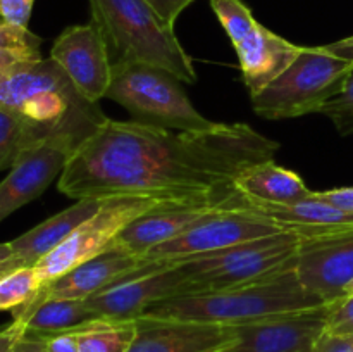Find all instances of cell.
<instances>
[{
    "mask_svg": "<svg viewBox=\"0 0 353 352\" xmlns=\"http://www.w3.org/2000/svg\"><path fill=\"white\" fill-rule=\"evenodd\" d=\"M348 295H353V282L350 283V286H348V290H347V297Z\"/></svg>",
    "mask_w": 353,
    "mask_h": 352,
    "instance_id": "40",
    "label": "cell"
},
{
    "mask_svg": "<svg viewBox=\"0 0 353 352\" xmlns=\"http://www.w3.org/2000/svg\"><path fill=\"white\" fill-rule=\"evenodd\" d=\"M92 21L100 28L114 61L155 66L179 81L195 83L193 61L174 33L145 0H88Z\"/></svg>",
    "mask_w": 353,
    "mask_h": 352,
    "instance_id": "4",
    "label": "cell"
},
{
    "mask_svg": "<svg viewBox=\"0 0 353 352\" xmlns=\"http://www.w3.org/2000/svg\"><path fill=\"white\" fill-rule=\"evenodd\" d=\"M79 144L74 135L55 133L26 148L0 182V223L40 197L62 175Z\"/></svg>",
    "mask_w": 353,
    "mask_h": 352,
    "instance_id": "10",
    "label": "cell"
},
{
    "mask_svg": "<svg viewBox=\"0 0 353 352\" xmlns=\"http://www.w3.org/2000/svg\"><path fill=\"white\" fill-rule=\"evenodd\" d=\"M324 48H326L330 54L336 55V57L353 62V35L352 37L343 38V40H338L330 45H324Z\"/></svg>",
    "mask_w": 353,
    "mask_h": 352,
    "instance_id": "36",
    "label": "cell"
},
{
    "mask_svg": "<svg viewBox=\"0 0 353 352\" xmlns=\"http://www.w3.org/2000/svg\"><path fill=\"white\" fill-rule=\"evenodd\" d=\"M0 109L24 117L47 135L71 133L81 141L105 119L50 57L0 75Z\"/></svg>",
    "mask_w": 353,
    "mask_h": 352,
    "instance_id": "3",
    "label": "cell"
},
{
    "mask_svg": "<svg viewBox=\"0 0 353 352\" xmlns=\"http://www.w3.org/2000/svg\"><path fill=\"white\" fill-rule=\"evenodd\" d=\"M295 273L300 283L324 304L340 302L353 282V231L300 242Z\"/></svg>",
    "mask_w": 353,
    "mask_h": 352,
    "instance_id": "14",
    "label": "cell"
},
{
    "mask_svg": "<svg viewBox=\"0 0 353 352\" xmlns=\"http://www.w3.org/2000/svg\"><path fill=\"white\" fill-rule=\"evenodd\" d=\"M312 195L316 199L324 200V202L333 204V206L340 207V209L347 211V213H353V186L321 190V192L312 190Z\"/></svg>",
    "mask_w": 353,
    "mask_h": 352,
    "instance_id": "34",
    "label": "cell"
},
{
    "mask_svg": "<svg viewBox=\"0 0 353 352\" xmlns=\"http://www.w3.org/2000/svg\"><path fill=\"white\" fill-rule=\"evenodd\" d=\"M41 289L34 266L19 268L0 280V311H14L34 299Z\"/></svg>",
    "mask_w": 353,
    "mask_h": 352,
    "instance_id": "26",
    "label": "cell"
},
{
    "mask_svg": "<svg viewBox=\"0 0 353 352\" xmlns=\"http://www.w3.org/2000/svg\"><path fill=\"white\" fill-rule=\"evenodd\" d=\"M353 76V62L324 47H302L295 61L252 99L255 114L265 119H292L321 113L324 104L343 92Z\"/></svg>",
    "mask_w": 353,
    "mask_h": 352,
    "instance_id": "5",
    "label": "cell"
},
{
    "mask_svg": "<svg viewBox=\"0 0 353 352\" xmlns=\"http://www.w3.org/2000/svg\"><path fill=\"white\" fill-rule=\"evenodd\" d=\"M12 352H48V349L45 347V344L40 338L24 333L23 338L14 345Z\"/></svg>",
    "mask_w": 353,
    "mask_h": 352,
    "instance_id": "37",
    "label": "cell"
},
{
    "mask_svg": "<svg viewBox=\"0 0 353 352\" xmlns=\"http://www.w3.org/2000/svg\"><path fill=\"white\" fill-rule=\"evenodd\" d=\"M0 23H3V17H2V14H0Z\"/></svg>",
    "mask_w": 353,
    "mask_h": 352,
    "instance_id": "41",
    "label": "cell"
},
{
    "mask_svg": "<svg viewBox=\"0 0 353 352\" xmlns=\"http://www.w3.org/2000/svg\"><path fill=\"white\" fill-rule=\"evenodd\" d=\"M310 352H353V333L338 335L324 331Z\"/></svg>",
    "mask_w": 353,
    "mask_h": 352,
    "instance_id": "32",
    "label": "cell"
},
{
    "mask_svg": "<svg viewBox=\"0 0 353 352\" xmlns=\"http://www.w3.org/2000/svg\"><path fill=\"white\" fill-rule=\"evenodd\" d=\"M326 331L338 335L353 333V295L345 297L336 304H331Z\"/></svg>",
    "mask_w": 353,
    "mask_h": 352,
    "instance_id": "29",
    "label": "cell"
},
{
    "mask_svg": "<svg viewBox=\"0 0 353 352\" xmlns=\"http://www.w3.org/2000/svg\"><path fill=\"white\" fill-rule=\"evenodd\" d=\"M243 199L248 209L271 221L279 230L295 233L302 242L338 237L353 231V213L316 199L312 193L309 199L295 204L262 202L245 195Z\"/></svg>",
    "mask_w": 353,
    "mask_h": 352,
    "instance_id": "18",
    "label": "cell"
},
{
    "mask_svg": "<svg viewBox=\"0 0 353 352\" xmlns=\"http://www.w3.org/2000/svg\"><path fill=\"white\" fill-rule=\"evenodd\" d=\"M14 320H21L30 335H52L61 331H79L100 317L85 300L40 299L31 300L12 311ZM105 321V320H103Z\"/></svg>",
    "mask_w": 353,
    "mask_h": 352,
    "instance_id": "21",
    "label": "cell"
},
{
    "mask_svg": "<svg viewBox=\"0 0 353 352\" xmlns=\"http://www.w3.org/2000/svg\"><path fill=\"white\" fill-rule=\"evenodd\" d=\"M34 0H0V14L3 21L19 26H28Z\"/></svg>",
    "mask_w": 353,
    "mask_h": 352,
    "instance_id": "30",
    "label": "cell"
},
{
    "mask_svg": "<svg viewBox=\"0 0 353 352\" xmlns=\"http://www.w3.org/2000/svg\"><path fill=\"white\" fill-rule=\"evenodd\" d=\"M169 264L162 261H150L140 255L128 254L121 248L112 247L110 251L81 262L76 268L69 269L59 278L41 286L34 299H74L86 300L88 297L117 285L121 282L147 275L157 269L168 268ZM30 300V302H31Z\"/></svg>",
    "mask_w": 353,
    "mask_h": 352,
    "instance_id": "12",
    "label": "cell"
},
{
    "mask_svg": "<svg viewBox=\"0 0 353 352\" xmlns=\"http://www.w3.org/2000/svg\"><path fill=\"white\" fill-rule=\"evenodd\" d=\"M241 76L250 97L261 93L296 59L302 47L279 37L261 23L234 45Z\"/></svg>",
    "mask_w": 353,
    "mask_h": 352,
    "instance_id": "19",
    "label": "cell"
},
{
    "mask_svg": "<svg viewBox=\"0 0 353 352\" xmlns=\"http://www.w3.org/2000/svg\"><path fill=\"white\" fill-rule=\"evenodd\" d=\"M128 352H224L236 340L234 326L195 321L140 320Z\"/></svg>",
    "mask_w": 353,
    "mask_h": 352,
    "instance_id": "16",
    "label": "cell"
},
{
    "mask_svg": "<svg viewBox=\"0 0 353 352\" xmlns=\"http://www.w3.org/2000/svg\"><path fill=\"white\" fill-rule=\"evenodd\" d=\"M72 85L88 102L97 104L107 95L112 79V61L107 41L95 23L69 26L50 50Z\"/></svg>",
    "mask_w": 353,
    "mask_h": 352,
    "instance_id": "11",
    "label": "cell"
},
{
    "mask_svg": "<svg viewBox=\"0 0 353 352\" xmlns=\"http://www.w3.org/2000/svg\"><path fill=\"white\" fill-rule=\"evenodd\" d=\"M137 335L134 321H95L78 331L79 352H128Z\"/></svg>",
    "mask_w": 353,
    "mask_h": 352,
    "instance_id": "25",
    "label": "cell"
},
{
    "mask_svg": "<svg viewBox=\"0 0 353 352\" xmlns=\"http://www.w3.org/2000/svg\"><path fill=\"white\" fill-rule=\"evenodd\" d=\"M279 231L283 230L248 209L243 199L240 206L214 213L212 216L200 221L199 224L190 228L174 240L165 242L148 251L143 257L172 266L176 262L223 251V248L245 244V242L271 237Z\"/></svg>",
    "mask_w": 353,
    "mask_h": 352,
    "instance_id": "9",
    "label": "cell"
},
{
    "mask_svg": "<svg viewBox=\"0 0 353 352\" xmlns=\"http://www.w3.org/2000/svg\"><path fill=\"white\" fill-rule=\"evenodd\" d=\"M234 186L248 199L271 204H295L309 199L312 193L299 173L278 166L274 161L245 169L236 178Z\"/></svg>",
    "mask_w": 353,
    "mask_h": 352,
    "instance_id": "22",
    "label": "cell"
},
{
    "mask_svg": "<svg viewBox=\"0 0 353 352\" xmlns=\"http://www.w3.org/2000/svg\"><path fill=\"white\" fill-rule=\"evenodd\" d=\"M162 19L168 24L174 26L179 14L193 2V0H145Z\"/></svg>",
    "mask_w": 353,
    "mask_h": 352,
    "instance_id": "33",
    "label": "cell"
},
{
    "mask_svg": "<svg viewBox=\"0 0 353 352\" xmlns=\"http://www.w3.org/2000/svg\"><path fill=\"white\" fill-rule=\"evenodd\" d=\"M102 202L103 199L76 200V204L69 206L68 209L41 221L40 224L10 242L14 255L21 259L24 266H34L55 247H59L83 221L92 217L100 209Z\"/></svg>",
    "mask_w": 353,
    "mask_h": 352,
    "instance_id": "20",
    "label": "cell"
},
{
    "mask_svg": "<svg viewBox=\"0 0 353 352\" xmlns=\"http://www.w3.org/2000/svg\"><path fill=\"white\" fill-rule=\"evenodd\" d=\"M179 79L165 69L141 62H112V79L107 95L121 104L134 121L178 131H203L216 126V121L203 117Z\"/></svg>",
    "mask_w": 353,
    "mask_h": 352,
    "instance_id": "6",
    "label": "cell"
},
{
    "mask_svg": "<svg viewBox=\"0 0 353 352\" xmlns=\"http://www.w3.org/2000/svg\"><path fill=\"white\" fill-rule=\"evenodd\" d=\"M168 206L169 204L162 200L140 195H119L103 199L100 209L92 217L83 221L59 247H55L50 254L34 264L40 285H47L52 280L59 278L81 262L110 251L117 235L131 221L143 216L148 211Z\"/></svg>",
    "mask_w": 353,
    "mask_h": 352,
    "instance_id": "8",
    "label": "cell"
},
{
    "mask_svg": "<svg viewBox=\"0 0 353 352\" xmlns=\"http://www.w3.org/2000/svg\"><path fill=\"white\" fill-rule=\"evenodd\" d=\"M330 306L234 326L236 340L224 352H310L326 331Z\"/></svg>",
    "mask_w": 353,
    "mask_h": 352,
    "instance_id": "15",
    "label": "cell"
},
{
    "mask_svg": "<svg viewBox=\"0 0 353 352\" xmlns=\"http://www.w3.org/2000/svg\"><path fill=\"white\" fill-rule=\"evenodd\" d=\"M19 268H28V266H24L23 262H21V259H17L16 255H12V257L7 259V261H3L2 264H0V280H2L6 275H9V273L16 271V269H19Z\"/></svg>",
    "mask_w": 353,
    "mask_h": 352,
    "instance_id": "38",
    "label": "cell"
},
{
    "mask_svg": "<svg viewBox=\"0 0 353 352\" xmlns=\"http://www.w3.org/2000/svg\"><path fill=\"white\" fill-rule=\"evenodd\" d=\"M210 7L230 37L233 47L250 35L259 24L250 7L241 0H210Z\"/></svg>",
    "mask_w": 353,
    "mask_h": 352,
    "instance_id": "27",
    "label": "cell"
},
{
    "mask_svg": "<svg viewBox=\"0 0 353 352\" xmlns=\"http://www.w3.org/2000/svg\"><path fill=\"white\" fill-rule=\"evenodd\" d=\"M186 293L185 275L179 266L172 264L109 286L85 302L100 320L119 323L140 320L155 304Z\"/></svg>",
    "mask_w": 353,
    "mask_h": 352,
    "instance_id": "13",
    "label": "cell"
},
{
    "mask_svg": "<svg viewBox=\"0 0 353 352\" xmlns=\"http://www.w3.org/2000/svg\"><path fill=\"white\" fill-rule=\"evenodd\" d=\"M14 255L12 252V247H10V242H7V244H0V264H2L3 261H7V259H10Z\"/></svg>",
    "mask_w": 353,
    "mask_h": 352,
    "instance_id": "39",
    "label": "cell"
},
{
    "mask_svg": "<svg viewBox=\"0 0 353 352\" xmlns=\"http://www.w3.org/2000/svg\"><path fill=\"white\" fill-rule=\"evenodd\" d=\"M279 144L245 123L178 131L105 119L78 145L57 188L69 199L140 195L169 206L231 204L245 169L274 161Z\"/></svg>",
    "mask_w": 353,
    "mask_h": 352,
    "instance_id": "1",
    "label": "cell"
},
{
    "mask_svg": "<svg viewBox=\"0 0 353 352\" xmlns=\"http://www.w3.org/2000/svg\"><path fill=\"white\" fill-rule=\"evenodd\" d=\"M323 306L327 304L310 293L292 268L243 286L171 297L152 306L141 317L243 326Z\"/></svg>",
    "mask_w": 353,
    "mask_h": 352,
    "instance_id": "2",
    "label": "cell"
},
{
    "mask_svg": "<svg viewBox=\"0 0 353 352\" xmlns=\"http://www.w3.org/2000/svg\"><path fill=\"white\" fill-rule=\"evenodd\" d=\"M243 195L231 204H202V206H168L148 211L143 216L131 221L119 235L114 247L128 252V254L143 257L148 251L157 245L171 242L199 224L205 217L212 216L219 211L231 209L240 206Z\"/></svg>",
    "mask_w": 353,
    "mask_h": 352,
    "instance_id": "17",
    "label": "cell"
},
{
    "mask_svg": "<svg viewBox=\"0 0 353 352\" xmlns=\"http://www.w3.org/2000/svg\"><path fill=\"white\" fill-rule=\"evenodd\" d=\"M50 137L24 117L0 109V171L10 169L26 148Z\"/></svg>",
    "mask_w": 353,
    "mask_h": 352,
    "instance_id": "24",
    "label": "cell"
},
{
    "mask_svg": "<svg viewBox=\"0 0 353 352\" xmlns=\"http://www.w3.org/2000/svg\"><path fill=\"white\" fill-rule=\"evenodd\" d=\"M31 337L40 338L45 344V347L48 349V352H79L78 331H61V333L52 335H31Z\"/></svg>",
    "mask_w": 353,
    "mask_h": 352,
    "instance_id": "31",
    "label": "cell"
},
{
    "mask_svg": "<svg viewBox=\"0 0 353 352\" xmlns=\"http://www.w3.org/2000/svg\"><path fill=\"white\" fill-rule=\"evenodd\" d=\"M26 326L21 320H12V323L7 324L0 330V352H12L14 345L23 338Z\"/></svg>",
    "mask_w": 353,
    "mask_h": 352,
    "instance_id": "35",
    "label": "cell"
},
{
    "mask_svg": "<svg viewBox=\"0 0 353 352\" xmlns=\"http://www.w3.org/2000/svg\"><path fill=\"white\" fill-rule=\"evenodd\" d=\"M302 238L290 231L245 242L223 251L176 262L188 285V293L217 292L261 282L295 268Z\"/></svg>",
    "mask_w": 353,
    "mask_h": 352,
    "instance_id": "7",
    "label": "cell"
},
{
    "mask_svg": "<svg viewBox=\"0 0 353 352\" xmlns=\"http://www.w3.org/2000/svg\"><path fill=\"white\" fill-rule=\"evenodd\" d=\"M321 114H324V116L333 121L334 128H336L341 137L353 135V76L348 79L347 86H345L340 95L324 104Z\"/></svg>",
    "mask_w": 353,
    "mask_h": 352,
    "instance_id": "28",
    "label": "cell"
},
{
    "mask_svg": "<svg viewBox=\"0 0 353 352\" xmlns=\"http://www.w3.org/2000/svg\"><path fill=\"white\" fill-rule=\"evenodd\" d=\"M41 38L12 23H0V75L41 61Z\"/></svg>",
    "mask_w": 353,
    "mask_h": 352,
    "instance_id": "23",
    "label": "cell"
}]
</instances>
